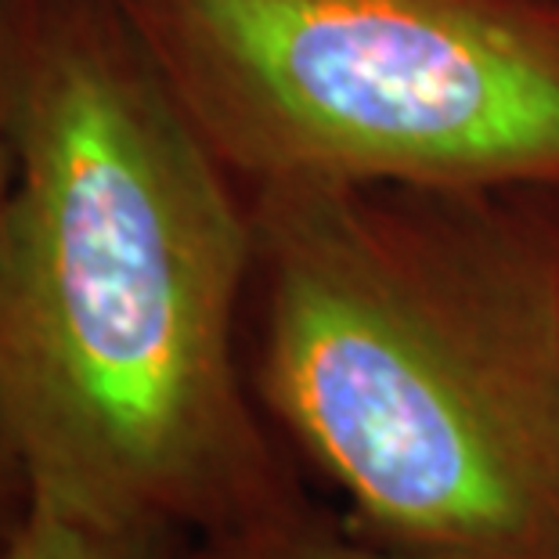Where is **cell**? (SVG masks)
I'll list each match as a JSON object with an SVG mask.
<instances>
[{
	"mask_svg": "<svg viewBox=\"0 0 559 559\" xmlns=\"http://www.w3.org/2000/svg\"><path fill=\"white\" fill-rule=\"evenodd\" d=\"M0 430L29 498L192 542L304 520L242 372L246 188L116 0H0Z\"/></svg>",
	"mask_w": 559,
	"mask_h": 559,
	"instance_id": "obj_1",
	"label": "cell"
},
{
	"mask_svg": "<svg viewBox=\"0 0 559 559\" xmlns=\"http://www.w3.org/2000/svg\"><path fill=\"white\" fill-rule=\"evenodd\" d=\"M264 415L379 545L559 559V192L249 188Z\"/></svg>",
	"mask_w": 559,
	"mask_h": 559,
	"instance_id": "obj_2",
	"label": "cell"
},
{
	"mask_svg": "<svg viewBox=\"0 0 559 559\" xmlns=\"http://www.w3.org/2000/svg\"><path fill=\"white\" fill-rule=\"evenodd\" d=\"M246 192H559V0H116Z\"/></svg>",
	"mask_w": 559,
	"mask_h": 559,
	"instance_id": "obj_3",
	"label": "cell"
},
{
	"mask_svg": "<svg viewBox=\"0 0 559 559\" xmlns=\"http://www.w3.org/2000/svg\"><path fill=\"white\" fill-rule=\"evenodd\" d=\"M185 542L170 527H102L29 498L4 559H185Z\"/></svg>",
	"mask_w": 559,
	"mask_h": 559,
	"instance_id": "obj_4",
	"label": "cell"
},
{
	"mask_svg": "<svg viewBox=\"0 0 559 559\" xmlns=\"http://www.w3.org/2000/svg\"><path fill=\"white\" fill-rule=\"evenodd\" d=\"M185 559H437L423 552L404 549H361V545H343L318 534L307 520L285 523V527L239 534V538H213V542H192Z\"/></svg>",
	"mask_w": 559,
	"mask_h": 559,
	"instance_id": "obj_5",
	"label": "cell"
},
{
	"mask_svg": "<svg viewBox=\"0 0 559 559\" xmlns=\"http://www.w3.org/2000/svg\"><path fill=\"white\" fill-rule=\"evenodd\" d=\"M26 513H29L26 469H22L15 448H11V440L0 430V559L11 549Z\"/></svg>",
	"mask_w": 559,
	"mask_h": 559,
	"instance_id": "obj_6",
	"label": "cell"
},
{
	"mask_svg": "<svg viewBox=\"0 0 559 559\" xmlns=\"http://www.w3.org/2000/svg\"><path fill=\"white\" fill-rule=\"evenodd\" d=\"M11 181H15V156H11V148L4 145V138H0V199L8 195Z\"/></svg>",
	"mask_w": 559,
	"mask_h": 559,
	"instance_id": "obj_7",
	"label": "cell"
}]
</instances>
